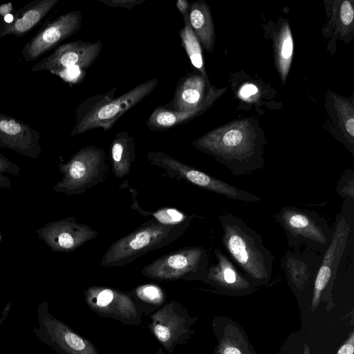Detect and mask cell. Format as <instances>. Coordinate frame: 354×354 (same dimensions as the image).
I'll return each instance as SVG.
<instances>
[{"mask_svg":"<svg viewBox=\"0 0 354 354\" xmlns=\"http://www.w3.org/2000/svg\"><path fill=\"white\" fill-rule=\"evenodd\" d=\"M266 144L263 133L256 130L248 119L213 129L192 142L194 147L214 157L235 176L263 169Z\"/></svg>","mask_w":354,"mask_h":354,"instance_id":"cell-1","label":"cell"},{"mask_svg":"<svg viewBox=\"0 0 354 354\" xmlns=\"http://www.w3.org/2000/svg\"><path fill=\"white\" fill-rule=\"evenodd\" d=\"M222 244L243 274L254 283H267L272 275L274 257L261 236L232 213L218 217Z\"/></svg>","mask_w":354,"mask_h":354,"instance_id":"cell-2","label":"cell"},{"mask_svg":"<svg viewBox=\"0 0 354 354\" xmlns=\"http://www.w3.org/2000/svg\"><path fill=\"white\" fill-rule=\"evenodd\" d=\"M158 84L159 80L154 77L117 97L118 87L87 97L75 109V123L70 135L77 136L97 129L104 131L111 129L122 115L149 95Z\"/></svg>","mask_w":354,"mask_h":354,"instance_id":"cell-3","label":"cell"},{"mask_svg":"<svg viewBox=\"0 0 354 354\" xmlns=\"http://www.w3.org/2000/svg\"><path fill=\"white\" fill-rule=\"evenodd\" d=\"M191 223L169 225L150 218L130 234L113 242L102 255L100 264L104 268L129 264L147 252L176 241L186 232Z\"/></svg>","mask_w":354,"mask_h":354,"instance_id":"cell-4","label":"cell"},{"mask_svg":"<svg viewBox=\"0 0 354 354\" xmlns=\"http://www.w3.org/2000/svg\"><path fill=\"white\" fill-rule=\"evenodd\" d=\"M273 218L284 230L290 249L299 250L304 245L323 255L330 243L333 228L314 211L285 206Z\"/></svg>","mask_w":354,"mask_h":354,"instance_id":"cell-5","label":"cell"},{"mask_svg":"<svg viewBox=\"0 0 354 354\" xmlns=\"http://www.w3.org/2000/svg\"><path fill=\"white\" fill-rule=\"evenodd\" d=\"M106 153L102 148L87 145L75 153L68 161L59 163L62 178L53 185L56 192L77 195L104 181Z\"/></svg>","mask_w":354,"mask_h":354,"instance_id":"cell-6","label":"cell"},{"mask_svg":"<svg viewBox=\"0 0 354 354\" xmlns=\"http://www.w3.org/2000/svg\"><path fill=\"white\" fill-rule=\"evenodd\" d=\"M207 251L202 246H187L157 258L141 274L158 281L201 280L209 266Z\"/></svg>","mask_w":354,"mask_h":354,"instance_id":"cell-7","label":"cell"},{"mask_svg":"<svg viewBox=\"0 0 354 354\" xmlns=\"http://www.w3.org/2000/svg\"><path fill=\"white\" fill-rule=\"evenodd\" d=\"M147 328L150 333L169 354L176 347L184 344L194 333L192 326L197 317H192L178 301L171 300L149 315Z\"/></svg>","mask_w":354,"mask_h":354,"instance_id":"cell-8","label":"cell"},{"mask_svg":"<svg viewBox=\"0 0 354 354\" xmlns=\"http://www.w3.org/2000/svg\"><path fill=\"white\" fill-rule=\"evenodd\" d=\"M38 325L32 332L44 344L58 354H99L95 346L74 331L49 311L42 301L37 308Z\"/></svg>","mask_w":354,"mask_h":354,"instance_id":"cell-9","label":"cell"},{"mask_svg":"<svg viewBox=\"0 0 354 354\" xmlns=\"http://www.w3.org/2000/svg\"><path fill=\"white\" fill-rule=\"evenodd\" d=\"M88 307L101 317H110L122 324L140 326L142 311L130 295L110 287L92 286L84 291Z\"/></svg>","mask_w":354,"mask_h":354,"instance_id":"cell-10","label":"cell"},{"mask_svg":"<svg viewBox=\"0 0 354 354\" xmlns=\"http://www.w3.org/2000/svg\"><path fill=\"white\" fill-rule=\"evenodd\" d=\"M101 41L77 40L58 46L54 52L35 64L32 72L48 71L54 75L73 68L86 70L97 59L102 49Z\"/></svg>","mask_w":354,"mask_h":354,"instance_id":"cell-11","label":"cell"},{"mask_svg":"<svg viewBox=\"0 0 354 354\" xmlns=\"http://www.w3.org/2000/svg\"><path fill=\"white\" fill-rule=\"evenodd\" d=\"M351 230L349 218L342 212L337 216L333 227V236L330 243L322 257L314 285L311 302L313 312L317 308L321 296L329 283L333 280L340 259L346 247L348 238Z\"/></svg>","mask_w":354,"mask_h":354,"instance_id":"cell-12","label":"cell"},{"mask_svg":"<svg viewBox=\"0 0 354 354\" xmlns=\"http://www.w3.org/2000/svg\"><path fill=\"white\" fill-rule=\"evenodd\" d=\"M82 15L80 10L67 12L47 24L21 51L25 62L37 59L62 41L75 35L81 28Z\"/></svg>","mask_w":354,"mask_h":354,"instance_id":"cell-13","label":"cell"},{"mask_svg":"<svg viewBox=\"0 0 354 354\" xmlns=\"http://www.w3.org/2000/svg\"><path fill=\"white\" fill-rule=\"evenodd\" d=\"M36 233L52 251L62 252H73L98 235L97 231L77 222L73 216L48 223Z\"/></svg>","mask_w":354,"mask_h":354,"instance_id":"cell-14","label":"cell"},{"mask_svg":"<svg viewBox=\"0 0 354 354\" xmlns=\"http://www.w3.org/2000/svg\"><path fill=\"white\" fill-rule=\"evenodd\" d=\"M41 136L24 122L0 113V147L32 159L41 153Z\"/></svg>","mask_w":354,"mask_h":354,"instance_id":"cell-15","label":"cell"},{"mask_svg":"<svg viewBox=\"0 0 354 354\" xmlns=\"http://www.w3.org/2000/svg\"><path fill=\"white\" fill-rule=\"evenodd\" d=\"M216 262L208 266L203 281L220 290L239 292L252 289L253 283L241 273L218 248L214 250Z\"/></svg>","mask_w":354,"mask_h":354,"instance_id":"cell-16","label":"cell"},{"mask_svg":"<svg viewBox=\"0 0 354 354\" xmlns=\"http://www.w3.org/2000/svg\"><path fill=\"white\" fill-rule=\"evenodd\" d=\"M322 257L308 248L289 250L285 252L281 266L290 283L301 291L312 277L315 279Z\"/></svg>","mask_w":354,"mask_h":354,"instance_id":"cell-17","label":"cell"},{"mask_svg":"<svg viewBox=\"0 0 354 354\" xmlns=\"http://www.w3.org/2000/svg\"><path fill=\"white\" fill-rule=\"evenodd\" d=\"M59 0H35L15 11L12 20L5 24L1 37H21L35 28Z\"/></svg>","mask_w":354,"mask_h":354,"instance_id":"cell-18","label":"cell"},{"mask_svg":"<svg viewBox=\"0 0 354 354\" xmlns=\"http://www.w3.org/2000/svg\"><path fill=\"white\" fill-rule=\"evenodd\" d=\"M326 110L334 127L337 129V138L353 155L354 151V109L353 100L332 93L326 104Z\"/></svg>","mask_w":354,"mask_h":354,"instance_id":"cell-19","label":"cell"},{"mask_svg":"<svg viewBox=\"0 0 354 354\" xmlns=\"http://www.w3.org/2000/svg\"><path fill=\"white\" fill-rule=\"evenodd\" d=\"M330 6V16L324 26L322 32L326 37L341 40L348 39L353 35L354 25V9L349 1H335Z\"/></svg>","mask_w":354,"mask_h":354,"instance_id":"cell-20","label":"cell"},{"mask_svg":"<svg viewBox=\"0 0 354 354\" xmlns=\"http://www.w3.org/2000/svg\"><path fill=\"white\" fill-rule=\"evenodd\" d=\"M189 21L190 26L205 50L212 53L215 44V30L208 5L203 0L189 4Z\"/></svg>","mask_w":354,"mask_h":354,"instance_id":"cell-21","label":"cell"},{"mask_svg":"<svg viewBox=\"0 0 354 354\" xmlns=\"http://www.w3.org/2000/svg\"><path fill=\"white\" fill-rule=\"evenodd\" d=\"M110 154L113 175L118 178L127 176L136 160L134 138L127 131L117 133L111 144Z\"/></svg>","mask_w":354,"mask_h":354,"instance_id":"cell-22","label":"cell"},{"mask_svg":"<svg viewBox=\"0 0 354 354\" xmlns=\"http://www.w3.org/2000/svg\"><path fill=\"white\" fill-rule=\"evenodd\" d=\"M274 62L281 81L285 82L293 56V38L287 21L280 22L272 34Z\"/></svg>","mask_w":354,"mask_h":354,"instance_id":"cell-23","label":"cell"},{"mask_svg":"<svg viewBox=\"0 0 354 354\" xmlns=\"http://www.w3.org/2000/svg\"><path fill=\"white\" fill-rule=\"evenodd\" d=\"M181 15L184 21V26L179 31L181 45L186 51L192 65L209 81L204 66L201 44L189 24V10Z\"/></svg>","mask_w":354,"mask_h":354,"instance_id":"cell-24","label":"cell"},{"mask_svg":"<svg viewBox=\"0 0 354 354\" xmlns=\"http://www.w3.org/2000/svg\"><path fill=\"white\" fill-rule=\"evenodd\" d=\"M130 295L142 313L144 312L148 316L164 305L166 301L164 290L153 283L136 287Z\"/></svg>","mask_w":354,"mask_h":354,"instance_id":"cell-25","label":"cell"},{"mask_svg":"<svg viewBox=\"0 0 354 354\" xmlns=\"http://www.w3.org/2000/svg\"><path fill=\"white\" fill-rule=\"evenodd\" d=\"M130 192L133 197V203L131 206V209L136 210L142 216H152L153 218L162 224L175 225L187 222H192L195 218H200V216L197 215H188L175 208L171 207H162L154 212L145 211L140 207L136 198L137 191L131 188Z\"/></svg>","mask_w":354,"mask_h":354,"instance_id":"cell-26","label":"cell"},{"mask_svg":"<svg viewBox=\"0 0 354 354\" xmlns=\"http://www.w3.org/2000/svg\"><path fill=\"white\" fill-rule=\"evenodd\" d=\"M335 191L337 194L346 201L354 200V171L351 169H345L337 182Z\"/></svg>","mask_w":354,"mask_h":354,"instance_id":"cell-27","label":"cell"},{"mask_svg":"<svg viewBox=\"0 0 354 354\" xmlns=\"http://www.w3.org/2000/svg\"><path fill=\"white\" fill-rule=\"evenodd\" d=\"M21 172L20 167L8 160L6 156L0 153V187L10 188L12 183L8 177L4 174H9L14 176H19Z\"/></svg>","mask_w":354,"mask_h":354,"instance_id":"cell-28","label":"cell"},{"mask_svg":"<svg viewBox=\"0 0 354 354\" xmlns=\"http://www.w3.org/2000/svg\"><path fill=\"white\" fill-rule=\"evenodd\" d=\"M216 354H244V352L237 339L230 337L226 331L216 348Z\"/></svg>","mask_w":354,"mask_h":354,"instance_id":"cell-29","label":"cell"},{"mask_svg":"<svg viewBox=\"0 0 354 354\" xmlns=\"http://www.w3.org/2000/svg\"><path fill=\"white\" fill-rule=\"evenodd\" d=\"M57 75L68 83L75 84L84 79L86 73L84 69L73 68L62 71Z\"/></svg>","mask_w":354,"mask_h":354,"instance_id":"cell-30","label":"cell"},{"mask_svg":"<svg viewBox=\"0 0 354 354\" xmlns=\"http://www.w3.org/2000/svg\"><path fill=\"white\" fill-rule=\"evenodd\" d=\"M111 8H124L128 10L143 3L146 0H96Z\"/></svg>","mask_w":354,"mask_h":354,"instance_id":"cell-31","label":"cell"},{"mask_svg":"<svg viewBox=\"0 0 354 354\" xmlns=\"http://www.w3.org/2000/svg\"><path fill=\"white\" fill-rule=\"evenodd\" d=\"M258 88L253 84H245L239 91V96L243 99H249L251 96L257 94Z\"/></svg>","mask_w":354,"mask_h":354,"instance_id":"cell-32","label":"cell"},{"mask_svg":"<svg viewBox=\"0 0 354 354\" xmlns=\"http://www.w3.org/2000/svg\"><path fill=\"white\" fill-rule=\"evenodd\" d=\"M354 353V333L352 332L345 342L339 348L337 354H353Z\"/></svg>","mask_w":354,"mask_h":354,"instance_id":"cell-33","label":"cell"},{"mask_svg":"<svg viewBox=\"0 0 354 354\" xmlns=\"http://www.w3.org/2000/svg\"><path fill=\"white\" fill-rule=\"evenodd\" d=\"M189 2L187 0H178L176 6L180 13L188 11L189 8Z\"/></svg>","mask_w":354,"mask_h":354,"instance_id":"cell-34","label":"cell"},{"mask_svg":"<svg viewBox=\"0 0 354 354\" xmlns=\"http://www.w3.org/2000/svg\"><path fill=\"white\" fill-rule=\"evenodd\" d=\"M12 10V3L2 4L0 6V15L5 17L6 15H10Z\"/></svg>","mask_w":354,"mask_h":354,"instance_id":"cell-35","label":"cell"},{"mask_svg":"<svg viewBox=\"0 0 354 354\" xmlns=\"http://www.w3.org/2000/svg\"><path fill=\"white\" fill-rule=\"evenodd\" d=\"M10 308H11V304L10 302H8L1 313V317H0V324H2L3 322V321L6 319V318L7 317Z\"/></svg>","mask_w":354,"mask_h":354,"instance_id":"cell-36","label":"cell"},{"mask_svg":"<svg viewBox=\"0 0 354 354\" xmlns=\"http://www.w3.org/2000/svg\"><path fill=\"white\" fill-rule=\"evenodd\" d=\"M6 21L4 20V18L1 17H0V38H1V34L4 28Z\"/></svg>","mask_w":354,"mask_h":354,"instance_id":"cell-37","label":"cell"},{"mask_svg":"<svg viewBox=\"0 0 354 354\" xmlns=\"http://www.w3.org/2000/svg\"><path fill=\"white\" fill-rule=\"evenodd\" d=\"M304 354H310L309 347L307 344L304 345Z\"/></svg>","mask_w":354,"mask_h":354,"instance_id":"cell-38","label":"cell"},{"mask_svg":"<svg viewBox=\"0 0 354 354\" xmlns=\"http://www.w3.org/2000/svg\"><path fill=\"white\" fill-rule=\"evenodd\" d=\"M155 354H165L163 348H159Z\"/></svg>","mask_w":354,"mask_h":354,"instance_id":"cell-39","label":"cell"},{"mask_svg":"<svg viewBox=\"0 0 354 354\" xmlns=\"http://www.w3.org/2000/svg\"><path fill=\"white\" fill-rule=\"evenodd\" d=\"M1 239V231H0V241Z\"/></svg>","mask_w":354,"mask_h":354,"instance_id":"cell-40","label":"cell"}]
</instances>
